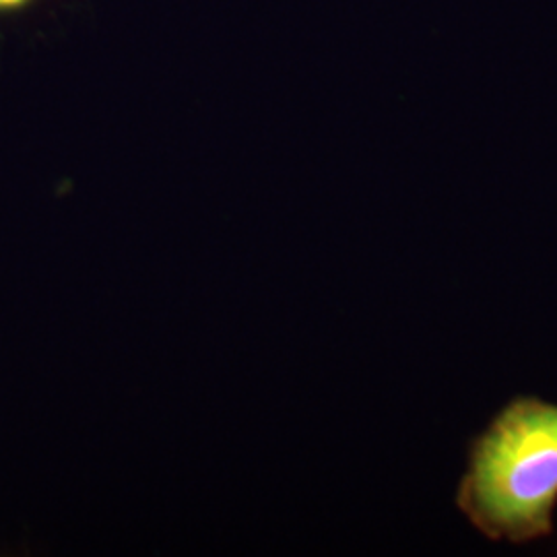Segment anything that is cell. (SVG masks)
Masks as SVG:
<instances>
[{
  "instance_id": "7a4b0ae2",
  "label": "cell",
  "mask_w": 557,
  "mask_h": 557,
  "mask_svg": "<svg viewBox=\"0 0 557 557\" xmlns=\"http://www.w3.org/2000/svg\"><path fill=\"white\" fill-rule=\"evenodd\" d=\"M36 0H0V15H13L21 13L27 7H32Z\"/></svg>"
},
{
  "instance_id": "6da1fadb",
  "label": "cell",
  "mask_w": 557,
  "mask_h": 557,
  "mask_svg": "<svg viewBox=\"0 0 557 557\" xmlns=\"http://www.w3.org/2000/svg\"><path fill=\"white\" fill-rule=\"evenodd\" d=\"M457 510L492 543L531 545L556 531L557 403L510 398L469 442Z\"/></svg>"
}]
</instances>
